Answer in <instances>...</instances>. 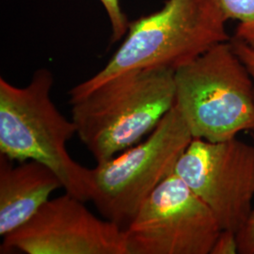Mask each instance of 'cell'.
Segmentation results:
<instances>
[{
  "label": "cell",
  "instance_id": "1",
  "mask_svg": "<svg viewBox=\"0 0 254 254\" xmlns=\"http://www.w3.org/2000/svg\"><path fill=\"white\" fill-rule=\"evenodd\" d=\"M227 19L214 0H168L163 8L129 24L108 64L69 91L76 100L122 73L141 69L177 71L213 46L229 42Z\"/></svg>",
  "mask_w": 254,
  "mask_h": 254
},
{
  "label": "cell",
  "instance_id": "2",
  "mask_svg": "<svg viewBox=\"0 0 254 254\" xmlns=\"http://www.w3.org/2000/svg\"><path fill=\"white\" fill-rule=\"evenodd\" d=\"M174 73L166 69L130 71L70 101L76 135L97 163L154 131L174 107Z\"/></svg>",
  "mask_w": 254,
  "mask_h": 254
},
{
  "label": "cell",
  "instance_id": "3",
  "mask_svg": "<svg viewBox=\"0 0 254 254\" xmlns=\"http://www.w3.org/2000/svg\"><path fill=\"white\" fill-rule=\"evenodd\" d=\"M53 75L39 69L25 88L0 78V154L11 161L34 160L54 172L64 190L90 200V170L74 161L67 143L76 127L51 98Z\"/></svg>",
  "mask_w": 254,
  "mask_h": 254
},
{
  "label": "cell",
  "instance_id": "4",
  "mask_svg": "<svg viewBox=\"0 0 254 254\" xmlns=\"http://www.w3.org/2000/svg\"><path fill=\"white\" fill-rule=\"evenodd\" d=\"M175 104L193 138L225 141L254 132V82L231 42L175 71Z\"/></svg>",
  "mask_w": 254,
  "mask_h": 254
},
{
  "label": "cell",
  "instance_id": "5",
  "mask_svg": "<svg viewBox=\"0 0 254 254\" xmlns=\"http://www.w3.org/2000/svg\"><path fill=\"white\" fill-rule=\"evenodd\" d=\"M192 139L173 107L143 142L90 170V200L104 218L125 229L152 192L174 173Z\"/></svg>",
  "mask_w": 254,
  "mask_h": 254
},
{
  "label": "cell",
  "instance_id": "6",
  "mask_svg": "<svg viewBox=\"0 0 254 254\" xmlns=\"http://www.w3.org/2000/svg\"><path fill=\"white\" fill-rule=\"evenodd\" d=\"M221 231L207 205L173 173L125 228L128 254H211Z\"/></svg>",
  "mask_w": 254,
  "mask_h": 254
},
{
  "label": "cell",
  "instance_id": "7",
  "mask_svg": "<svg viewBox=\"0 0 254 254\" xmlns=\"http://www.w3.org/2000/svg\"><path fill=\"white\" fill-rule=\"evenodd\" d=\"M174 173L207 205L221 230L237 234L244 226L254 207V142L193 138Z\"/></svg>",
  "mask_w": 254,
  "mask_h": 254
},
{
  "label": "cell",
  "instance_id": "8",
  "mask_svg": "<svg viewBox=\"0 0 254 254\" xmlns=\"http://www.w3.org/2000/svg\"><path fill=\"white\" fill-rule=\"evenodd\" d=\"M1 254H128L125 229L101 219L65 192L50 199L24 225L3 237Z\"/></svg>",
  "mask_w": 254,
  "mask_h": 254
},
{
  "label": "cell",
  "instance_id": "9",
  "mask_svg": "<svg viewBox=\"0 0 254 254\" xmlns=\"http://www.w3.org/2000/svg\"><path fill=\"white\" fill-rule=\"evenodd\" d=\"M12 161L0 154V236H8L24 225L64 188L59 176L34 160Z\"/></svg>",
  "mask_w": 254,
  "mask_h": 254
},
{
  "label": "cell",
  "instance_id": "10",
  "mask_svg": "<svg viewBox=\"0 0 254 254\" xmlns=\"http://www.w3.org/2000/svg\"><path fill=\"white\" fill-rule=\"evenodd\" d=\"M224 17L239 22L234 38L254 49V0H214Z\"/></svg>",
  "mask_w": 254,
  "mask_h": 254
},
{
  "label": "cell",
  "instance_id": "11",
  "mask_svg": "<svg viewBox=\"0 0 254 254\" xmlns=\"http://www.w3.org/2000/svg\"><path fill=\"white\" fill-rule=\"evenodd\" d=\"M107 10L109 21L112 28L111 43H116L126 35L129 22L127 15L122 11L120 6V0H99Z\"/></svg>",
  "mask_w": 254,
  "mask_h": 254
},
{
  "label": "cell",
  "instance_id": "12",
  "mask_svg": "<svg viewBox=\"0 0 254 254\" xmlns=\"http://www.w3.org/2000/svg\"><path fill=\"white\" fill-rule=\"evenodd\" d=\"M253 142L254 143V133ZM239 254H254V204L244 226L237 233Z\"/></svg>",
  "mask_w": 254,
  "mask_h": 254
},
{
  "label": "cell",
  "instance_id": "13",
  "mask_svg": "<svg viewBox=\"0 0 254 254\" xmlns=\"http://www.w3.org/2000/svg\"><path fill=\"white\" fill-rule=\"evenodd\" d=\"M239 254L237 234L230 230H221L211 254Z\"/></svg>",
  "mask_w": 254,
  "mask_h": 254
},
{
  "label": "cell",
  "instance_id": "14",
  "mask_svg": "<svg viewBox=\"0 0 254 254\" xmlns=\"http://www.w3.org/2000/svg\"><path fill=\"white\" fill-rule=\"evenodd\" d=\"M233 48L236 52V54L238 56V58L241 60V62L244 64L247 68V70L249 71V73L251 74V76L253 77L254 82V49L252 48L251 46H248L244 42L233 38L230 40Z\"/></svg>",
  "mask_w": 254,
  "mask_h": 254
}]
</instances>
